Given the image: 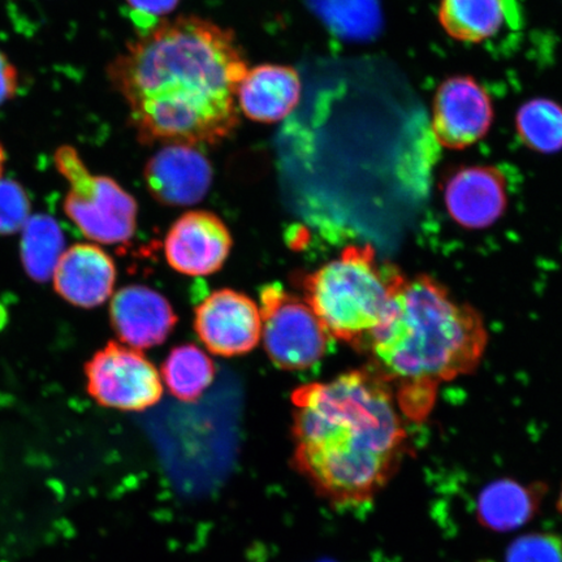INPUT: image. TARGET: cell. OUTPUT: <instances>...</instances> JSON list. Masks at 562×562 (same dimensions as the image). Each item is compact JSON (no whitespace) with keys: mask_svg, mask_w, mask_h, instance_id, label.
<instances>
[{"mask_svg":"<svg viewBox=\"0 0 562 562\" xmlns=\"http://www.w3.org/2000/svg\"><path fill=\"white\" fill-rule=\"evenodd\" d=\"M30 195L15 180L0 179V235H13L32 216Z\"/></svg>","mask_w":562,"mask_h":562,"instance_id":"7402d4cb","label":"cell"},{"mask_svg":"<svg viewBox=\"0 0 562 562\" xmlns=\"http://www.w3.org/2000/svg\"><path fill=\"white\" fill-rule=\"evenodd\" d=\"M55 292L75 306L93 308L111 297L116 267L100 246L77 244L63 252L53 273Z\"/></svg>","mask_w":562,"mask_h":562,"instance_id":"5bb4252c","label":"cell"},{"mask_svg":"<svg viewBox=\"0 0 562 562\" xmlns=\"http://www.w3.org/2000/svg\"><path fill=\"white\" fill-rule=\"evenodd\" d=\"M54 161L69 186L63 207L81 234L105 245L128 243L137 227L135 199L115 180L91 173L72 146L59 147Z\"/></svg>","mask_w":562,"mask_h":562,"instance_id":"5b68a950","label":"cell"},{"mask_svg":"<svg viewBox=\"0 0 562 562\" xmlns=\"http://www.w3.org/2000/svg\"><path fill=\"white\" fill-rule=\"evenodd\" d=\"M4 164H5V151L3 149L2 144H0V179H2Z\"/></svg>","mask_w":562,"mask_h":562,"instance_id":"4316f807","label":"cell"},{"mask_svg":"<svg viewBox=\"0 0 562 562\" xmlns=\"http://www.w3.org/2000/svg\"><path fill=\"white\" fill-rule=\"evenodd\" d=\"M516 128L531 150L559 153L562 150V105L548 98H533L518 109Z\"/></svg>","mask_w":562,"mask_h":562,"instance_id":"ffe728a7","label":"cell"},{"mask_svg":"<svg viewBox=\"0 0 562 562\" xmlns=\"http://www.w3.org/2000/svg\"><path fill=\"white\" fill-rule=\"evenodd\" d=\"M488 335L480 313L430 277L404 278L364 346L371 368L396 389L400 409L425 417L438 386L473 372Z\"/></svg>","mask_w":562,"mask_h":562,"instance_id":"3957f363","label":"cell"},{"mask_svg":"<svg viewBox=\"0 0 562 562\" xmlns=\"http://www.w3.org/2000/svg\"><path fill=\"white\" fill-rule=\"evenodd\" d=\"M65 251V234L53 216L33 215L21 229V263L27 277L37 283H46L53 278Z\"/></svg>","mask_w":562,"mask_h":562,"instance_id":"ac0fdd59","label":"cell"},{"mask_svg":"<svg viewBox=\"0 0 562 562\" xmlns=\"http://www.w3.org/2000/svg\"><path fill=\"white\" fill-rule=\"evenodd\" d=\"M404 276L379 262L371 245H351L302 281L307 305L329 337L364 347Z\"/></svg>","mask_w":562,"mask_h":562,"instance_id":"277c9868","label":"cell"},{"mask_svg":"<svg viewBox=\"0 0 562 562\" xmlns=\"http://www.w3.org/2000/svg\"><path fill=\"white\" fill-rule=\"evenodd\" d=\"M445 201L448 214L462 228H488L507 210V181L495 167H462L448 179Z\"/></svg>","mask_w":562,"mask_h":562,"instance_id":"7c38bea8","label":"cell"},{"mask_svg":"<svg viewBox=\"0 0 562 562\" xmlns=\"http://www.w3.org/2000/svg\"><path fill=\"white\" fill-rule=\"evenodd\" d=\"M232 248L229 231L207 211H191L168 231L165 244L167 262L189 277H206L222 269Z\"/></svg>","mask_w":562,"mask_h":562,"instance_id":"30bf717a","label":"cell"},{"mask_svg":"<svg viewBox=\"0 0 562 562\" xmlns=\"http://www.w3.org/2000/svg\"><path fill=\"white\" fill-rule=\"evenodd\" d=\"M301 79L288 66L262 65L246 72L237 90L238 108L250 121L272 124L284 121L297 108Z\"/></svg>","mask_w":562,"mask_h":562,"instance_id":"9a60e30c","label":"cell"},{"mask_svg":"<svg viewBox=\"0 0 562 562\" xmlns=\"http://www.w3.org/2000/svg\"><path fill=\"white\" fill-rule=\"evenodd\" d=\"M126 3L135 13V19L138 20L137 24L139 20H149V23L156 26L158 19L170 15L178 9L180 0H126Z\"/></svg>","mask_w":562,"mask_h":562,"instance_id":"cb8c5ba5","label":"cell"},{"mask_svg":"<svg viewBox=\"0 0 562 562\" xmlns=\"http://www.w3.org/2000/svg\"><path fill=\"white\" fill-rule=\"evenodd\" d=\"M110 316L119 339L133 349L160 346L178 322L170 302L143 285L119 291L112 299Z\"/></svg>","mask_w":562,"mask_h":562,"instance_id":"4fadbf2b","label":"cell"},{"mask_svg":"<svg viewBox=\"0 0 562 562\" xmlns=\"http://www.w3.org/2000/svg\"><path fill=\"white\" fill-rule=\"evenodd\" d=\"M507 562H562V542L550 533H531L510 546Z\"/></svg>","mask_w":562,"mask_h":562,"instance_id":"603a6c76","label":"cell"},{"mask_svg":"<svg viewBox=\"0 0 562 562\" xmlns=\"http://www.w3.org/2000/svg\"><path fill=\"white\" fill-rule=\"evenodd\" d=\"M19 76L15 66L0 52V105L9 102L16 94Z\"/></svg>","mask_w":562,"mask_h":562,"instance_id":"d4e9b609","label":"cell"},{"mask_svg":"<svg viewBox=\"0 0 562 562\" xmlns=\"http://www.w3.org/2000/svg\"><path fill=\"white\" fill-rule=\"evenodd\" d=\"M263 346L279 369H311L325 357L329 335L306 302L279 283L267 284L261 294Z\"/></svg>","mask_w":562,"mask_h":562,"instance_id":"8992f818","label":"cell"},{"mask_svg":"<svg viewBox=\"0 0 562 562\" xmlns=\"http://www.w3.org/2000/svg\"><path fill=\"white\" fill-rule=\"evenodd\" d=\"M7 321H9V314H7L5 307L2 302H0V331H2L7 325Z\"/></svg>","mask_w":562,"mask_h":562,"instance_id":"484cf974","label":"cell"},{"mask_svg":"<svg viewBox=\"0 0 562 562\" xmlns=\"http://www.w3.org/2000/svg\"><path fill=\"white\" fill-rule=\"evenodd\" d=\"M438 18L449 37L480 44L501 31L504 0H440Z\"/></svg>","mask_w":562,"mask_h":562,"instance_id":"e0dca14e","label":"cell"},{"mask_svg":"<svg viewBox=\"0 0 562 562\" xmlns=\"http://www.w3.org/2000/svg\"><path fill=\"white\" fill-rule=\"evenodd\" d=\"M488 91L472 76H453L440 83L432 105V130L448 149L461 150L486 137L494 123Z\"/></svg>","mask_w":562,"mask_h":562,"instance_id":"ba28073f","label":"cell"},{"mask_svg":"<svg viewBox=\"0 0 562 562\" xmlns=\"http://www.w3.org/2000/svg\"><path fill=\"white\" fill-rule=\"evenodd\" d=\"M560 509L562 512V492H561V496H560Z\"/></svg>","mask_w":562,"mask_h":562,"instance_id":"83f0119b","label":"cell"},{"mask_svg":"<svg viewBox=\"0 0 562 562\" xmlns=\"http://www.w3.org/2000/svg\"><path fill=\"white\" fill-rule=\"evenodd\" d=\"M165 383L180 402H196L214 381L215 368L205 351L193 344L175 348L165 361Z\"/></svg>","mask_w":562,"mask_h":562,"instance_id":"d6986e66","label":"cell"},{"mask_svg":"<svg viewBox=\"0 0 562 562\" xmlns=\"http://www.w3.org/2000/svg\"><path fill=\"white\" fill-rule=\"evenodd\" d=\"M540 490L515 481H497L484 490L477 501L480 521L495 531L518 529L538 510Z\"/></svg>","mask_w":562,"mask_h":562,"instance_id":"2e32d148","label":"cell"},{"mask_svg":"<svg viewBox=\"0 0 562 562\" xmlns=\"http://www.w3.org/2000/svg\"><path fill=\"white\" fill-rule=\"evenodd\" d=\"M87 390L97 404L122 412H144L160 402L159 372L140 351L111 341L86 364Z\"/></svg>","mask_w":562,"mask_h":562,"instance_id":"52a82bcc","label":"cell"},{"mask_svg":"<svg viewBox=\"0 0 562 562\" xmlns=\"http://www.w3.org/2000/svg\"><path fill=\"white\" fill-rule=\"evenodd\" d=\"M145 181L165 205L191 206L210 191L213 167L194 145L168 144L147 161Z\"/></svg>","mask_w":562,"mask_h":562,"instance_id":"8fae6325","label":"cell"},{"mask_svg":"<svg viewBox=\"0 0 562 562\" xmlns=\"http://www.w3.org/2000/svg\"><path fill=\"white\" fill-rule=\"evenodd\" d=\"M194 327L201 341L217 356L249 353L261 339L262 322L255 301L232 290H221L196 307Z\"/></svg>","mask_w":562,"mask_h":562,"instance_id":"9c48e42d","label":"cell"},{"mask_svg":"<svg viewBox=\"0 0 562 562\" xmlns=\"http://www.w3.org/2000/svg\"><path fill=\"white\" fill-rule=\"evenodd\" d=\"M306 3L341 38H368L379 23L376 0H306Z\"/></svg>","mask_w":562,"mask_h":562,"instance_id":"44dd1931","label":"cell"},{"mask_svg":"<svg viewBox=\"0 0 562 562\" xmlns=\"http://www.w3.org/2000/svg\"><path fill=\"white\" fill-rule=\"evenodd\" d=\"M246 72L234 32L196 16L139 33L108 69L139 143L149 145L222 143L237 128Z\"/></svg>","mask_w":562,"mask_h":562,"instance_id":"6da1fadb","label":"cell"},{"mask_svg":"<svg viewBox=\"0 0 562 562\" xmlns=\"http://www.w3.org/2000/svg\"><path fill=\"white\" fill-rule=\"evenodd\" d=\"M294 470L337 508L368 504L396 474L407 434L392 386L372 369L292 393Z\"/></svg>","mask_w":562,"mask_h":562,"instance_id":"7a4b0ae2","label":"cell"}]
</instances>
